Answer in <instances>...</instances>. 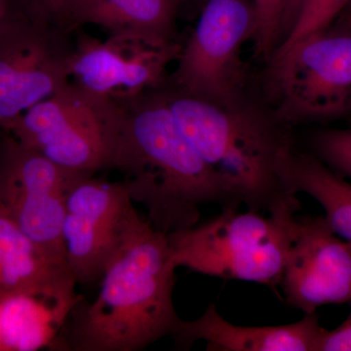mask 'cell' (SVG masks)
Segmentation results:
<instances>
[{
	"mask_svg": "<svg viewBox=\"0 0 351 351\" xmlns=\"http://www.w3.org/2000/svg\"><path fill=\"white\" fill-rule=\"evenodd\" d=\"M120 103L125 117L112 169L124 174L131 200L145 207L156 230L169 234L198 225L203 205L239 207L182 135L161 87Z\"/></svg>",
	"mask_w": 351,
	"mask_h": 351,
	"instance_id": "obj_1",
	"label": "cell"
},
{
	"mask_svg": "<svg viewBox=\"0 0 351 351\" xmlns=\"http://www.w3.org/2000/svg\"><path fill=\"white\" fill-rule=\"evenodd\" d=\"M176 265L167 234L140 215L101 276L92 302L73 309L64 337L73 351H138L170 336L180 319L173 292Z\"/></svg>",
	"mask_w": 351,
	"mask_h": 351,
	"instance_id": "obj_2",
	"label": "cell"
},
{
	"mask_svg": "<svg viewBox=\"0 0 351 351\" xmlns=\"http://www.w3.org/2000/svg\"><path fill=\"white\" fill-rule=\"evenodd\" d=\"M182 135L247 210L298 213L302 204L285 180L293 149L278 119L240 100L211 103L177 88L161 87Z\"/></svg>",
	"mask_w": 351,
	"mask_h": 351,
	"instance_id": "obj_3",
	"label": "cell"
},
{
	"mask_svg": "<svg viewBox=\"0 0 351 351\" xmlns=\"http://www.w3.org/2000/svg\"><path fill=\"white\" fill-rule=\"evenodd\" d=\"M297 214L225 207L216 218L167 234L176 267L219 278L280 283Z\"/></svg>",
	"mask_w": 351,
	"mask_h": 351,
	"instance_id": "obj_4",
	"label": "cell"
},
{
	"mask_svg": "<svg viewBox=\"0 0 351 351\" xmlns=\"http://www.w3.org/2000/svg\"><path fill=\"white\" fill-rule=\"evenodd\" d=\"M124 117L120 101L69 82L3 130L64 169L94 176L112 169Z\"/></svg>",
	"mask_w": 351,
	"mask_h": 351,
	"instance_id": "obj_5",
	"label": "cell"
},
{
	"mask_svg": "<svg viewBox=\"0 0 351 351\" xmlns=\"http://www.w3.org/2000/svg\"><path fill=\"white\" fill-rule=\"evenodd\" d=\"M36 3L0 34V129L69 82L73 34Z\"/></svg>",
	"mask_w": 351,
	"mask_h": 351,
	"instance_id": "obj_6",
	"label": "cell"
},
{
	"mask_svg": "<svg viewBox=\"0 0 351 351\" xmlns=\"http://www.w3.org/2000/svg\"><path fill=\"white\" fill-rule=\"evenodd\" d=\"M279 121L336 119L351 110V29L309 34L270 60Z\"/></svg>",
	"mask_w": 351,
	"mask_h": 351,
	"instance_id": "obj_7",
	"label": "cell"
},
{
	"mask_svg": "<svg viewBox=\"0 0 351 351\" xmlns=\"http://www.w3.org/2000/svg\"><path fill=\"white\" fill-rule=\"evenodd\" d=\"M253 0H205L182 43L170 85L202 100L228 105L242 100V46L253 36Z\"/></svg>",
	"mask_w": 351,
	"mask_h": 351,
	"instance_id": "obj_8",
	"label": "cell"
},
{
	"mask_svg": "<svg viewBox=\"0 0 351 351\" xmlns=\"http://www.w3.org/2000/svg\"><path fill=\"white\" fill-rule=\"evenodd\" d=\"M86 176L66 170L12 135L0 138V207L32 241L68 267L62 226L66 195Z\"/></svg>",
	"mask_w": 351,
	"mask_h": 351,
	"instance_id": "obj_9",
	"label": "cell"
},
{
	"mask_svg": "<svg viewBox=\"0 0 351 351\" xmlns=\"http://www.w3.org/2000/svg\"><path fill=\"white\" fill-rule=\"evenodd\" d=\"M182 43L136 34L99 39L75 31L69 75L95 93L119 101L131 100L166 84L168 66L179 59Z\"/></svg>",
	"mask_w": 351,
	"mask_h": 351,
	"instance_id": "obj_10",
	"label": "cell"
},
{
	"mask_svg": "<svg viewBox=\"0 0 351 351\" xmlns=\"http://www.w3.org/2000/svg\"><path fill=\"white\" fill-rule=\"evenodd\" d=\"M137 216L122 182L86 176L73 184L66 195L62 237L76 284L101 278Z\"/></svg>",
	"mask_w": 351,
	"mask_h": 351,
	"instance_id": "obj_11",
	"label": "cell"
},
{
	"mask_svg": "<svg viewBox=\"0 0 351 351\" xmlns=\"http://www.w3.org/2000/svg\"><path fill=\"white\" fill-rule=\"evenodd\" d=\"M280 283L286 301L304 314L351 302V245L324 217H295Z\"/></svg>",
	"mask_w": 351,
	"mask_h": 351,
	"instance_id": "obj_12",
	"label": "cell"
},
{
	"mask_svg": "<svg viewBox=\"0 0 351 351\" xmlns=\"http://www.w3.org/2000/svg\"><path fill=\"white\" fill-rule=\"evenodd\" d=\"M324 331L315 313L282 326L244 327L228 322L211 304L197 319L178 320L170 337L184 350L203 341L211 351H318Z\"/></svg>",
	"mask_w": 351,
	"mask_h": 351,
	"instance_id": "obj_13",
	"label": "cell"
},
{
	"mask_svg": "<svg viewBox=\"0 0 351 351\" xmlns=\"http://www.w3.org/2000/svg\"><path fill=\"white\" fill-rule=\"evenodd\" d=\"M75 286L43 294H15L0 300L2 351L64 348L62 330L82 301Z\"/></svg>",
	"mask_w": 351,
	"mask_h": 351,
	"instance_id": "obj_14",
	"label": "cell"
},
{
	"mask_svg": "<svg viewBox=\"0 0 351 351\" xmlns=\"http://www.w3.org/2000/svg\"><path fill=\"white\" fill-rule=\"evenodd\" d=\"M77 285L64 263L48 255L0 207V300Z\"/></svg>",
	"mask_w": 351,
	"mask_h": 351,
	"instance_id": "obj_15",
	"label": "cell"
},
{
	"mask_svg": "<svg viewBox=\"0 0 351 351\" xmlns=\"http://www.w3.org/2000/svg\"><path fill=\"white\" fill-rule=\"evenodd\" d=\"M181 6L182 0H75L69 27L75 32L92 25L108 34L176 40V19Z\"/></svg>",
	"mask_w": 351,
	"mask_h": 351,
	"instance_id": "obj_16",
	"label": "cell"
},
{
	"mask_svg": "<svg viewBox=\"0 0 351 351\" xmlns=\"http://www.w3.org/2000/svg\"><path fill=\"white\" fill-rule=\"evenodd\" d=\"M285 180L295 193L317 201L332 232L351 245V182L318 157L295 151L286 166Z\"/></svg>",
	"mask_w": 351,
	"mask_h": 351,
	"instance_id": "obj_17",
	"label": "cell"
},
{
	"mask_svg": "<svg viewBox=\"0 0 351 351\" xmlns=\"http://www.w3.org/2000/svg\"><path fill=\"white\" fill-rule=\"evenodd\" d=\"M350 1V0H302L299 15L292 29L289 32L287 38L277 48L271 59L287 50L300 39L331 27L332 23L338 19Z\"/></svg>",
	"mask_w": 351,
	"mask_h": 351,
	"instance_id": "obj_18",
	"label": "cell"
},
{
	"mask_svg": "<svg viewBox=\"0 0 351 351\" xmlns=\"http://www.w3.org/2000/svg\"><path fill=\"white\" fill-rule=\"evenodd\" d=\"M255 27L252 40L258 57L270 61L281 43L285 0H253Z\"/></svg>",
	"mask_w": 351,
	"mask_h": 351,
	"instance_id": "obj_19",
	"label": "cell"
},
{
	"mask_svg": "<svg viewBox=\"0 0 351 351\" xmlns=\"http://www.w3.org/2000/svg\"><path fill=\"white\" fill-rule=\"evenodd\" d=\"M313 147L321 161L351 179V129H330L313 136Z\"/></svg>",
	"mask_w": 351,
	"mask_h": 351,
	"instance_id": "obj_20",
	"label": "cell"
},
{
	"mask_svg": "<svg viewBox=\"0 0 351 351\" xmlns=\"http://www.w3.org/2000/svg\"><path fill=\"white\" fill-rule=\"evenodd\" d=\"M351 307V302H350ZM318 351H351V309L345 322L335 330H325Z\"/></svg>",
	"mask_w": 351,
	"mask_h": 351,
	"instance_id": "obj_21",
	"label": "cell"
},
{
	"mask_svg": "<svg viewBox=\"0 0 351 351\" xmlns=\"http://www.w3.org/2000/svg\"><path fill=\"white\" fill-rule=\"evenodd\" d=\"M34 1L43 7L51 17L69 29V16L75 0H34Z\"/></svg>",
	"mask_w": 351,
	"mask_h": 351,
	"instance_id": "obj_22",
	"label": "cell"
},
{
	"mask_svg": "<svg viewBox=\"0 0 351 351\" xmlns=\"http://www.w3.org/2000/svg\"><path fill=\"white\" fill-rule=\"evenodd\" d=\"M302 3V0H285L282 17V27H281L280 44L283 43L284 39L287 38L289 32L292 29L295 20H297L298 15H299ZM280 44H279V46H280Z\"/></svg>",
	"mask_w": 351,
	"mask_h": 351,
	"instance_id": "obj_23",
	"label": "cell"
},
{
	"mask_svg": "<svg viewBox=\"0 0 351 351\" xmlns=\"http://www.w3.org/2000/svg\"><path fill=\"white\" fill-rule=\"evenodd\" d=\"M27 0H0V34L24 8Z\"/></svg>",
	"mask_w": 351,
	"mask_h": 351,
	"instance_id": "obj_24",
	"label": "cell"
},
{
	"mask_svg": "<svg viewBox=\"0 0 351 351\" xmlns=\"http://www.w3.org/2000/svg\"><path fill=\"white\" fill-rule=\"evenodd\" d=\"M204 1L205 0H182V5L189 2V3H191L193 5L197 7L198 10H199L202 4L204 3Z\"/></svg>",
	"mask_w": 351,
	"mask_h": 351,
	"instance_id": "obj_25",
	"label": "cell"
},
{
	"mask_svg": "<svg viewBox=\"0 0 351 351\" xmlns=\"http://www.w3.org/2000/svg\"><path fill=\"white\" fill-rule=\"evenodd\" d=\"M337 27H345V29H351V21H350V22L346 23V24L337 25Z\"/></svg>",
	"mask_w": 351,
	"mask_h": 351,
	"instance_id": "obj_26",
	"label": "cell"
},
{
	"mask_svg": "<svg viewBox=\"0 0 351 351\" xmlns=\"http://www.w3.org/2000/svg\"><path fill=\"white\" fill-rule=\"evenodd\" d=\"M0 351H2L1 339H0Z\"/></svg>",
	"mask_w": 351,
	"mask_h": 351,
	"instance_id": "obj_27",
	"label": "cell"
}]
</instances>
